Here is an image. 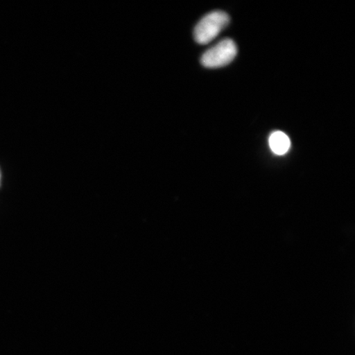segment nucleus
Masks as SVG:
<instances>
[{
  "label": "nucleus",
  "mask_w": 355,
  "mask_h": 355,
  "mask_svg": "<svg viewBox=\"0 0 355 355\" xmlns=\"http://www.w3.org/2000/svg\"><path fill=\"white\" fill-rule=\"evenodd\" d=\"M230 17L227 13L215 11L202 17L194 29V39L200 44L210 43L227 26Z\"/></svg>",
  "instance_id": "nucleus-1"
},
{
  "label": "nucleus",
  "mask_w": 355,
  "mask_h": 355,
  "mask_svg": "<svg viewBox=\"0 0 355 355\" xmlns=\"http://www.w3.org/2000/svg\"><path fill=\"white\" fill-rule=\"evenodd\" d=\"M236 55V44L232 39H225L204 53L201 63L208 69L220 68L232 63Z\"/></svg>",
  "instance_id": "nucleus-2"
},
{
  "label": "nucleus",
  "mask_w": 355,
  "mask_h": 355,
  "mask_svg": "<svg viewBox=\"0 0 355 355\" xmlns=\"http://www.w3.org/2000/svg\"><path fill=\"white\" fill-rule=\"evenodd\" d=\"M269 146L275 154L282 155L291 149V141L285 132L275 131L269 137Z\"/></svg>",
  "instance_id": "nucleus-3"
},
{
  "label": "nucleus",
  "mask_w": 355,
  "mask_h": 355,
  "mask_svg": "<svg viewBox=\"0 0 355 355\" xmlns=\"http://www.w3.org/2000/svg\"><path fill=\"white\" fill-rule=\"evenodd\" d=\"M0 180H1V174H0Z\"/></svg>",
  "instance_id": "nucleus-4"
}]
</instances>
